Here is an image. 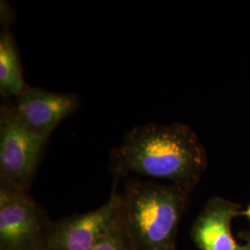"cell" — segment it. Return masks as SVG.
<instances>
[{"mask_svg":"<svg viewBox=\"0 0 250 250\" xmlns=\"http://www.w3.org/2000/svg\"><path fill=\"white\" fill-rule=\"evenodd\" d=\"M26 85L13 36L4 30L0 35V93L5 99H16Z\"/></svg>","mask_w":250,"mask_h":250,"instance_id":"obj_8","label":"cell"},{"mask_svg":"<svg viewBox=\"0 0 250 250\" xmlns=\"http://www.w3.org/2000/svg\"><path fill=\"white\" fill-rule=\"evenodd\" d=\"M51 225L26 192L0 182V250H46Z\"/></svg>","mask_w":250,"mask_h":250,"instance_id":"obj_3","label":"cell"},{"mask_svg":"<svg viewBox=\"0 0 250 250\" xmlns=\"http://www.w3.org/2000/svg\"><path fill=\"white\" fill-rule=\"evenodd\" d=\"M242 250H250V243L249 245H247L245 248H243Z\"/></svg>","mask_w":250,"mask_h":250,"instance_id":"obj_10","label":"cell"},{"mask_svg":"<svg viewBox=\"0 0 250 250\" xmlns=\"http://www.w3.org/2000/svg\"><path fill=\"white\" fill-rule=\"evenodd\" d=\"M91 250H135L120 217L110 231Z\"/></svg>","mask_w":250,"mask_h":250,"instance_id":"obj_9","label":"cell"},{"mask_svg":"<svg viewBox=\"0 0 250 250\" xmlns=\"http://www.w3.org/2000/svg\"><path fill=\"white\" fill-rule=\"evenodd\" d=\"M246 214L248 215V217L250 219V207L248 208V210L246 211Z\"/></svg>","mask_w":250,"mask_h":250,"instance_id":"obj_11","label":"cell"},{"mask_svg":"<svg viewBox=\"0 0 250 250\" xmlns=\"http://www.w3.org/2000/svg\"><path fill=\"white\" fill-rule=\"evenodd\" d=\"M235 207L220 198L210 200L193 227L192 235L201 250H239L231 232Z\"/></svg>","mask_w":250,"mask_h":250,"instance_id":"obj_7","label":"cell"},{"mask_svg":"<svg viewBox=\"0 0 250 250\" xmlns=\"http://www.w3.org/2000/svg\"><path fill=\"white\" fill-rule=\"evenodd\" d=\"M15 100L10 107L17 124L32 134L45 137L81 107L76 94L56 93L29 85Z\"/></svg>","mask_w":250,"mask_h":250,"instance_id":"obj_6","label":"cell"},{"mask_svg":"<svg viewBox=\"0 0 250 250\" xmlns=\"http://www.w3.org/2000/svg\"><path fill=\"white\" fill-rule=\"evenodd\" d=\"M173 250V248H172V249H171V250Z\"/></svg>","mask_w":250,"mask_h":250,"instance_id":"obj_12","label":"cell"},{"mask_svg":"<svg viewBox=\"0 0 250 250\" xmlns=\"http://www.w3.org/2000/svg\"><path fill=\"white\" fill-rule=\"evenodd\" d=\"M188 188L132 177L122 193L121 220L135 250H170Z\"/></svg>","mask_w":250,"mask_h":250,"instance_id":"obj_2","label":"cell"},{"mask_svg":"<svg viewBox=\"0 0 250 250\" xmlns=\"http://www.w3.org/2000/svg\"><path fill=\"white\" fill-rule=\"evenodd\" d=\"M116 179L111 196L102 207L84 214L74 215L52 224L46 250H91L116 224L122 207V195Z\"/></svg>","mask_w":250,"mask_h":250,"instance_id":"obj_5","label":"cell"},{"mask_svg":"<svg viewBox=\"0 0 250 250\" xmlns=\"http://www.w3.org/2000/svg\"><path fill=\"white\" fill-rule=\"evenodd\" d=\"M207 166L205 147L187 125H138L125 134L110 154L114 177L134 174L171 181L190 189Z\"/></svg>","mask_w":250,"mask_h":250,"instance_id":"obj_1","label":"cell"},{"mask_svg":"<svg viewBox=\"0 0 250 250\" xmlns=\"http://www.w3.org/2000/svg\"><path fill=\"white\" fill-rule=\"evenodd\" d=\"M48 138L21 127L10 104L3 103L0 108V182L27 192Z\"/></svg>","mask_w":250,"mask_h":250,"instance_id":"obj_4","label":"cell"}]
</instances>
